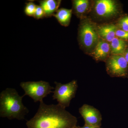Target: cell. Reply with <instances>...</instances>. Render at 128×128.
I'll list each match as a JSON object with an SVG mask.
<instances>
[{
    "mask_svg": "<svg viewBox=\"0 0 128 128\" xmlns=\"http://www.w3.org/2000/svg\"><path fill=\"white\" fill-rule=\"evenodd\" d=\"M106 70L112 77L128 78V63L122 55H112L106 60Z\"/></svg>",
    "mask_w": 128,
    "mask_h": 128,
    "instance_id": "6",
    "label": "cell"
},
{
    "mask_svg": "<svg viewBox=\"0 0 128 128\" xmlns=\"http://www.w3.org/2000/svg\"><path fill=\"white\" fill-rule=\"evenodd\" d=\"M40 6L44 12L46 17L48 18L53 16L58 10L61 3L60 0H43L38 1Z\"/></svg>",
    "mask_w": 128,
    "mask_h": 128,
    "instance_id": "11",
    "label": "cell"
},
{
    "mask_svg": "<svg viewBox=\"0 0 128 128\" xmlns=\"http://www.w3.org/2000/svg\"><path fill=\"white\" fill-rule=\"evenodd\" d=\"M21 96L14 88H7L0 94V116L12 120H22L29 112L22 103Z\"/></svg>",
    "mask_w": 128,
    "mask_h": 128,
    "instance_id": "2",
    "label": "cell"
},
{
    "mask_svg": "<svg viewBox=\"0 0 128 128\" xmlns=\"http://www.w3.org/2000/svg\"><path fill=\"white\" fill-rule=\"evenodd\" d=\"M118 29L116 26L112 24L103 25L98 28L99 36L108 42H111L115 38L116 31Z\"/></svg>",
    "mask_w": 128,
    "mask_h": 128,
    "instance_id": "10",
    "label": "cell"
},
{
    "mask_svg": "<svg viewBox=\"0 0 128 128\" xmlns=\"http://www.w3.org/2000/svg\"><path fill=\"white\" fill-rule=\"evenodd\" d=\"M86 125L101 127L102 117L100 111L93 106L84 104L79 109Z\"/></svg>",
    "mask_w": 128,
    "mask_h": 128,
    "instance_id": "8",
    "label": "cell"
},
{
    "mask_svg": "<svg viewBox=\"0 0 128 128\" xmlns=\"http://www.w3.org/2000/svg\"><path fill=\"white\" fill-rule=\"evenodd\" d=\"M116 37L124 41H128V32L118 29L116 32Z\"/></svg>",
    "mask_w": 128,
    "mask_h": 128,
    "instance_id": "18",
    "label": "cell"
},
{
    "mask_svg": "<svg viewBox=\"0 0 128 128\" xmlns=\"http://www.w3.org/2000/svg\"><path fill=\"white\" fill-rule=\"evenodd\" d=\"M76 128H102L101 127H98V126H94L87 125L84 124V126L80 127V126H77Z\"/></svg>",
    "mask_w": 128,
    "mask_h": 128,
    "instance_id": "19",
    "label": "cell"
},
{
    "mask_svg": "<svg viewBox=\"0 0 128 128\" xmlns=\"http://www.w3.org/2000/svg\"><path fill=\"white\" fill-rule=\"evenodd\" d=\"M56 86L52 98L57 100L58 104L66 108L70 106L72 99L75 97L78 86L76 80L66 84H63L55 82Z\"/></svg>",
    "mask_w": 128,
    "mask_h": 128,
    "instance_id": "5",
    "label": "cell"
},
{
    "mask_svg": "<svg viewBox=\"0 0 128 128\" xmlns=\"http://www.w3.org/2000/svg\"><path fill=\"white\" fill-rule=\"evenodd\" d=\"M127 41L115 37L110 44L112 55H123L128 47Z\"/></svg>",
    "mask_w": 128,
    "mask_h": 128,
    "instance_id": "12",
    "label": "cell"
},
{
    "mask_svg": "<svg viewBox=\"0 0 128 128\" xmlns=\"http://www.w3.org/2000/svg\"><path fill=\"white\" fill-rule=\"evenodd\" d=\"M72 13V9L61 8L58 9L53 16L57 19L60 25L66 27L70 23Z\"/></svg>",
    "mask_w": 128,
    "mask_h": 128,
    "instance_id": "13",
    "label": "cell"
},
{
    "mask_svg": "<svg viewBox=\"0 0 128 128\" xmlns=\"http://www.w3.org/2000/svg\"><path fill=\"white\" fill-rule=\"evenodd\" d=\"M123 56L128 63V47L127 48V49H126V50H125Z\"/></svg>",
    "mask_w": 128,
    "mask_h": 128,
    "instance_id": "20",
    "label": "cell"
},
{
    "mask_svg": "<svg viewBox=\"0 0 128 128\" xmlns=\"http://www.w3.org/2000/svg\"><path fill=\"white\" fill-rule=\"evenodd\" d=\"M45 17V13L43 9L40 6H37L34 17L37 19H41Z\"/></svg>",
    "mask_w": 128,
    "mask_h": 128,
    "instance_id": "17",
    "label": "cell"
},
{
    "mask_svg": "<svg viewBox=\"0 0 128 128\" xmlns=\"http://www.w3.org/2000/svg\"><path fill=\"white\" fill-rule=\"evenodd\" d=\"M36 7L37 5L33 2L30 1L26 3L24 12L28 16L34 17Z\"/></svg>",
    "mask_w": 128,
    "mask_h": 128,
    "instance_id": "15",
    "label": "cell"
},
{
    "mask_svg": "<svg viewBox=\"0 0 128 128\" xmlns=\"http://www.w3.org/2000/svg\"><path fill=\"white\" fill-rule=\"evenodd\" d=\"M111 54L110 44L103 40L98 41L92 52V55L96 60H106Z\"/></svg>",
    "mask_w": 128,
    "mask_h": 128,
    "instance_id": "9",
    "label": "cell"
},
{
    "mask_svg": "<svg viewBox=\"0 0 128 128\" xmlns=\"http://www.w3.org/2000/svg\"><path fill=\"white\" fill-rule=\"evenodd\" d=\"M78 34L81 45L86 50L94 48L99 41L98 28L94 22L87 18L81 22Z\"/></svg>",
    "mask_w": 128,
    "mask_h": 128,
    "instance_id": "3",
    "label": "cell"
},
{
    "mask_svg": "<svg viewBox=\"0 0 128 128\" xmlns=\"http://www.w3.org/2000/svg\"><path fill=\"white\" fill-rule=\"evenodd\" d=\"M21 87L25 92L24 96H29L34 102L43 101V98L54 89L48 82L44 81L22 82L20 84Z\"/></svg>",
    "mask_w": 128,
    "mask_h": 128,
    "instance_id": "4",
    "label": "cell"
},
{
    "mask_svg": "<svg viewBox=\"0 0 128 128\" xmlns=\"http://www.w3.org/2000/svg\"><path fill=\"white\" fill-rule=\"evenodd\" d=\"M118 26L119 29L128 32V15L124 16L119 19Z\"/></svg>",
    "mask_w": 128,
    "mask_h": 128,
    "instance_id": "16",
    "label": "cell"
},
{
    "mask_svg": "<svg viewBox=\"0 0 128 128\" xmlns=\"http://www.w3.org/2000/svg\"><path fill=\"white\" fill-rule=\"evenodd\" d=\"M94 10L98 16L104 18L112 17L119 12L118 4L112 0L96 1Z\"/></svg>",
    "mask_w": 128,
    "mask_h": 128,
    "instance_id": "7",
    "label": "cell"
},
{
    "mask_svg": "<svg viewBox=\"0 0 128 128\" xmlns=\"http://www.w3.org/2000/svg\"><path fill=\"white\" fill-rule=\"evenodd\" d=\"M72 3L73 10L78 17H82L87 13L90 6V1L88 0H74Z\"/></svg>",
    "mask_w": 128,
    "mask_h": 128,
    "instance_id": "14",
    "label": "cell"
},
{
    "mask_svg": "<svg viewBox=\"0 0 128 128\" xmlns=\"http://www.w3.org/2000/svg\"><path fill=\"white\" fill-rule=\"evenodd\" d=\"M76 117L58 104L40 102L36 113L27 121L28 128H76Z\"/></svg>",
    "mask_w": 128,
    "mask_h": 128,
    "instance_id": "1",
    "label": "cell"
}]
</instances>
